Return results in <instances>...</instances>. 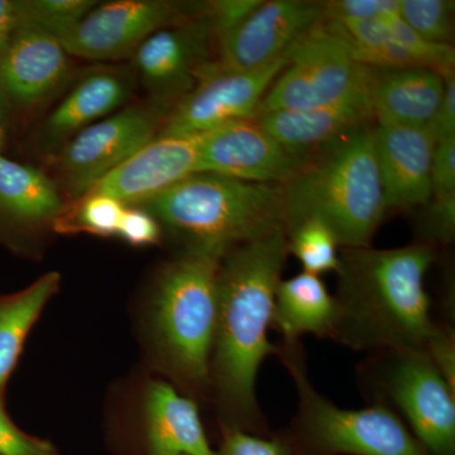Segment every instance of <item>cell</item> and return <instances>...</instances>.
<instances>
[{"label": "cell", "mask_w": 455, "mask_h": 455, "mask_svg": "<svg viewBox=\"0 0 455 455\" xmlns=\"http://www.w3.org/2000/svg\"><path fill=\"white\" fill-rule=\"evenodd\" d=\"M284 57L286 68L268 89L259 113L334 103L366 85L372 73L352 59L325 20L299 38Z\"/></svg>", "instance_id": "obj_7"}, {"label": "cell", "mask_w": 455, "mask_h": 455, "mask_svg": "<svg viewBox=\"0 0 455 455\" xmlns=\"http://www.w3.org/2000/svg\"><path fill=\"white\" fill-rule=\"evenodd\" d=\"M287 248L300 260L304 272L322 276L328 272L337 274L340 268V254L333 233L317 220H305L286 230Z\"/></svg>", "instance_id": "obj_25"}, {"label": "cell", "mask_w": 455, "mask_h": 455, "mask_svg": "<svg viewBox=\"0 0 455 455\" xmlns=\"http://www.w3.org/2000/svg\"><path fill=\"white\" fill-rule=\"evenodd\" d=\"M287 254L286 232L277 229L233 248L220 263L211 379L228 414L245 425L259 419L260 366L278 355L268 329Z\"/></svg>", "instance_id": "obj_1"}, {"label": "cell", "mask_w": 455, "mask_h": 455, "mask_svg": "<svg viewBox=\"0 0 455 455\" xmlns=\"http://www.w3.org/2000/svg\"><path fill=\"white\" fill-rule=\"evenodd\" d=\"M62 211L60 188L46 173L0 156V212L18 223L42 224Z\"/></svg>", "instance_id": "obj_23"}, {"label": "cell", "mask_w": 455, "mask_h": 455, "mask_svg": "<svg viewBox=\"0 0 455 455\" xmlns=\"http://www.w3.org/2000/svg\"><path fill=\"white\" fill-rule=\"evenodd\" d=\"M97 4L92 0H26L20 2V13L23 20L61 42Z\"/></svg>", "instance_id": "obj_28"}, {"label": "cell", "mask_w": 455, "mask_h": 455, "mask_svg": "<svg viewBox=\"0 0 455 455\" xmlns=\"http://www.w3.org/2000/svg\"><path fill=\"white\" fill-rule=\"evenodd\" d=\"M435 142L455 137V77L454 73L445 77V92L442 103L429 124Z\"/></svg>", "instance_id": "obj_37"}, {"label": "cell", "mask_w": 455, "mask_h": 455, "mask_svg": "<svg viewBox=\"0 0 455 455\" xmlns=\"http://www.w3.org/2000/svg\"><path fill=\"white\" fill-rule=\"evenodd\" d=\"M0 455H60L52 443L35 438L11 420L0 400Z\"/></svg>", "instance_id": "obj_30"}, {"label": "cell", "mask_w": 455, "mask_h": 455, "mask_svg": "<svg viewBox=\"0 0 455 455\" xmlns=\"http://www.w3.org/2000/svg\"><path fill=\"white\" fill-rule=\"evenodd\" d=\"M454 2L398 0V16L423 40L451 46L454 40Z\"/></svg>", "instance_id": "obj_27"}, {"label": "cell", "mask_w": 455, "mask_h": 455, "mask_svg": "<svg viewBox=\"0 0 455 455\" xmlns=\"http://www.w3.org/2000/svg\"><path fill=\"white\" fill-rule=\"evenodd\" d=\"M197 163L199 136H157L108 173L92 191L125 206L139 205L197 173Z\"/></svg>", "instance_id": "obj_16"}, {"label": "cell", "mask_w": 455, "mask_h": 455, "mask_svg": "<svg viewBox=\"0 0 455 455\" xmlns=\"http://www.w3.org/2000/svg\"><path fill=\"white\" fill-rule=\"evenodd\" d=\"M335 317L334 298L322 277L301 272L281 280L275 295L272 323L284 338L295 343L305 334L331 337Z\"/></svg>", "instance_id": "obj_22"}, {"label": "cell", "mask_w": 455, "mask_h": 455, "mask_svg": "<svg viewBox=\"0 0 455 455\" xmlns=\"http://www.w3.org/2000/svg\"><path fill=\"white\" fill-rule=\"evenodd\" d=\"M386 394L411 425L427 454L454 455L455 390L425 352L387 353Z\"/></svg>", "instance_id": "obj_10"}, {"label": "cell", "mask_w": 455, "mask_h": 455, "mask_svg": "<svg viewBox=\"0 0 455 455\" xmlns=\"http://www.w3.org/2000/svg\"><path fill=\"white\" fill-rule=\"evenodd\" d=\"M278 355L298 391L301 429L316 447L329 454L429 455L390 407L376 403L341 409L320 395L311 385L296 341L284 343Z\"/></svg>", "instance_id": "obj_6"}, {"label": "cell", "mask_w": 455, "mask_h": 455, "mask_svg": "<svg viewBox=\"0 0 455 455\" xmlns=\"http://www.w3.org/2000/svg\"><path fill=\"white\" fill-rule=\"evenodd\" d=\"M373 133L386 211L427 205L431 199V160L436 143L429 128L377 125Z\"/></svg>", "instance_id": "obj_17"}, {"label": "cell", "mask_w": 455, "mask_h": 455, "mask_svg": "<svg viewBox=\"0 0 455 455\" xmlns=\"http://www.w3.org/2000/svg\"><path fill=\"white\" fill-rule=\"evenodd\" d=\"M60 281L57 272H50L22 291L0 296V400L4 397L5 386L27 335L59 290Z\"/></svg>", "instance_id": "obj_24"}, {"label": "cell", "mask_w": 455, "mask_h": 455, "mask_svg": "<svg viewBox=\"0 0 455 455\" xmlns=\"http://www.w3.org/2000/svg\"><path fill=\"white\" fill-rule=\"evenodd\" d=\"M445 92V77L425 68H372L370 97L377 125L429 124Z\"/></svg>", "instance_id": "obj_20"}, {"label": "cell", "mask_w": 455, "mask_h": 455, "mask_svg": "<svg viewBox=\"0 0 455 455\" xmlns=\"http://www.w3.org/2000/svg\"><path fill=\"white\" fill-rule=\"evenodd\" d=\"M125 205L103 194L90 193L76 200L70 212L55 220L60 232H85L99 236H113L118 232Z\"/></svg>", "instance_id": "obj_26"}, {"label": "cell", "mask_w": 455, "mask_h": 455, "mask_svg": "<svg viewBox=\"0 0 455 455\" xmlns=\"http://www.w3.org/2000/svg\"><path fill=\"white\" fill-rule=\"evenodd\" d=\"M260 2L262 0H217L197 5V11L208 20L218 42L221 36L250 16Z\"/></svg>", "instance_id": "obj_29"}, {"label": "cell", "mask_w": 455, "mask_h": 455, "mask_svg": "<svg viewBox=\"0 0 455 455\" xmlns=\"http://www.w3.org/2000/svg\"><path fill=\"white\" fill-rule=\"evenodd\" d=\"M22 22L20 2L0 0V57L7 50L18 26Z\"/></svg>", "instance_id": "obj_38"}, {"label": "cell", "mask_w": 455, "mask_h": 455, "mask_svg": "<svg viewBox=\"0 0 455 455\" xmlns=\"http://www.w3.org/2000/svg\"><path fill=\"white\" fill-rule=\"evenodd\" d=\"M217 42L208 20L193 7L190 16L155 32L134 52L140 82L152 106L167 116L196 86L200 68L212 61Z\"/></svg>", "instance_id": "obj_11"}, {"label": "cell", "mask_w": 455, "mask_h": 455, "mask_svg": "<svg viewBox=\"0 0 455 455\" xmlns=\"http://www.w3.org/2000/svg\"><path fill=\"white\" fill-rule=\"evenodd\" d=\"M116 235L134 247L156 244L161 238V224L146 209L125 206Z\"/></svg>", "instance_id": "obj_31"}, {"label": "cell", "mask_w": 455, "mask_h": 455, "mask_svg": "<svg viewBox=\"0 0 455 455\" xmlns=\"http://www.w3.org/2000/svg\"><path fill=\"white\" fill-rule=\"evenodd\" d=\"M3 139H4V133H3L2 109H0V148H2Z\"/></svg>", "instance_id": "obj_39"}, {"label": "cell", "mask_w": 455, "mask_h": 455, "mask_svg": "<svg viewBox=\"0 0 455 455\" xmlns=\"http://www.w3.org/2000/svg\"><path fill=\"white\" fill-rule=\"evenodd\" d=\"M451 331L436 326L427 344V355L455 390V347Z\"/></svg>", "instance_id": "obj_36"}, {"label": "cell", "mask_w": 455, "mask_h": 455, "mask_svg": "<svg viewBox=\"0 0 455 455\" xmlns=\"http://www.w3.org/2000/svg\"><path fill=\"white\" fill-rule=\"evenodd\" d=\"M430 180L431 197L455 196V137L435 143Z\"/></svg>", "instance_id": "obj_33"}, {"label": "cell", "mask_w": 455, "mask_h": 455, "mask_svg": "<svg viewBox=\"0 0 455 455\" xmlns=\"http://www.w3.org/2000/svg\"><path fill=\"white\" fill-rule=\"evenodd\" d=\"M149 455H215L196 403L166 382H152L146 397Z\"/></svg>", "instance_id": "obj_21"}, {"label": "cell", "mask_w": 455, "mask_h": 455, "mask_svg": "<svg viewBox=\"0 0 455 455\" xmlns=\"http://www.w3.org/2000/svg\"><path fill=\"white\" fill-rule=\"evenodd\" d=\"M423 230L431 241L449 244L455 235V196L431 197L425 205Z\"/></svg>", "instance_id": "obj_34"}, {"label": "cell", "mask_w": 455, "mask_h": 455, "mask_svg": "<svg viewBox=\"0 0 455 455\" xmlns=\"http://www.w3.org/2000/svg\"><path fill=\"white\" fill-rule=\"evenodd\" d=\"M185 8L163 0L98 3L61 44L70 56L116 61L134 55L155 32L190 16L193 7Z\"/></svg>", "instance_id": "obj_12"}, {"label": "cell", "mask_w": 455, "mask_h": 455, "mask_svg": "<svg viewBox=\"0 0 455 455\" xmlns=\"http://www.w3.org/2000/svg\"><path fill=\"white\" fill-rule=\"evenodd\" d=\"M287 59L253 71L221 68L215 60L200 68L196 86L164 118L158 136H199L220 125L256 118Z\"/></svg>", "instance_id": "obj_9"}, {"label": "cell", "mask_w": 455, "mask_h": 455, "mask_svg": "<svg viewBox=\"0 0 455 455\" xmlns=\"http://www.w3.org/2000/svg\"><path fill=\"white\" fill-rule=\"evenodd\" d=\"M71 71V56L61 42L22 20L0 57V92L31 109L64 88Z\"/></svg>", "instance_id": "obj_15"}, {"label": "cell", "mask_w": 455, "mask_h": 455, "mask_svg": "<svg viewBox=\"0 0 455 455\" xmlns=\"http://www.w3.org/2000/svg\"><path fill=\"white\" fill-rule=\"evenodd\" d=\"M304 160L254 118L227 123L199 134L197 173L284 187Z\"/></svg>", "instance_id": "obj_14"}, {"label": "cell", "mask_w": 455, "mask_h": 455, "mask_svg": "<svg viewBox=\"0 0 455 455\" xmlns=\"http://www.w3.org/2000/svg\"><path fill=\"white\" fill-rule=\"evenodd\" d=\"M221 257L188 251L158 281L154 331L171 373L200 387L211 379Z\"/></svg>", "instance_id": "obj_5"}, {"label": "cell", "mask_w": 455, "mask_h": 455, "mask_svg": "<svg viewBox=\"0 0 455 455\" xmlns=\"http://www.w3.org/2000/svg\"><path fill=\"white\" fill-rule=\"evenodd\" d=\"M215 455H290V451L280 440L262 439L241 429H230Z\"/></svg>", "instance_id": "obj_35"}, {"label": "cell", "mask_w": 455, "mask_h": 455, "mask_svg": "<svg viewBox=\"0 0 455 455\" xmlns=\"http://www.w3.org/2000/svg\"><path fill=\"white\" fill-rule=\"evenodd\" d=\"M434 259L429 243L344 248L331 337L355 350L427 352L438 326L425 290Z\"/></svg>", "instance_id": "obj_2"}, {"label": "cell", "mask_w": 455, "mask_h": 455, "mask_svg": "<svg viewBox=\"0 0 455 455\" xmlns=\"http://www.w3.org/2000/svg\"><path fill=\"white\" fill-rule=\"evenodd\" d=\"M324 20V2H260L250 16L218 40L215 61L229 70H259L286 56L299 38Z\"/></svg>", "instance_id": "obj_13"}, {"label": "cell", "mask_w": 455, "mask_h": 455, "mask_svg": "<svg viewBox=\"0 0 455 455\" xmlns=\"http://www.w3.org/2000/svg\"><path fill=\"white\" fill-rule=\"evenodd\" d=\"M132 76L119 68H101L83 76L47 116L42 128L44 145L64 146L71 137L112 116L130 98Z\"/></svg>", "instance_id": "obj_19"}, {"label": "cell", "mask_w": 455, "mask_h": 455, "mask_svg": "<svg viewBox=\"0 0 455 455\" xmlns=\"http://www.w3.org/2000/svg\"><path fill=\"white\" fill-rule=\"evenodd\" d=\"M164 114L154 106L116 110L71 137L59 152L57 176L77 200L160 134Z\"/></svg>", "instance_id": "obj_8"}, {"label": "cell", "mask_w": 455, "mask_h": 455, "mask_svg": "<svg viewBox=\"0 0 455 455\" xmlns=\"http://www.w3.org/2000/svg\"><path fill=\"white\" fill-rule=\"evenodd\" d=\"M184 239L188 251L224 256L238 245L284 229L281 185L194 173L139 204Z\"/></svg>", "instance_id": "obj_4"}, {"label": "cell", "mask_w": 455, "mask_h": 455, "mask_svg": "<svg viewBox=\"0 0 455 455\" xmlns=\"http://www.w3.org/2000/svg\"><path fill=\"white\" fill-rule=\"evenodd\" d=\"M325 18L377 20L398 16V0H337L324 2Z\"/></svg>", "instance_id": "obj_32"}, {"label": "cell", "mask_w": 455, "mask_h": 455, "mask_svg": "<svg viewBox=\"0 0 455 455\" xmlns=\"http://www.w3.org/2000/svg\"><path fill=\"white\" fill-rule=\"evenodd\" d=\"M254 119L289 151L305 158L349 132L372 125L370 82L326 106L259 113Z\"/></svg>", "instance_id": "obj_18"}, {"label": "cell", "mask_w": 455, "mask_h": 455, "mask_svg": "<svg viewBox=\"0 0 455 455\" xmlns=\"http://www.w3.org/2000/svg\"><path fill=\"white\" fill-rule=\"evenodd\" d=\"M373 131L349 132L305 157L283 187L284 232L317 220L341 247H370L386 212Z\"/></svg>", "instance_id": "obj_3"}]
</instances>
